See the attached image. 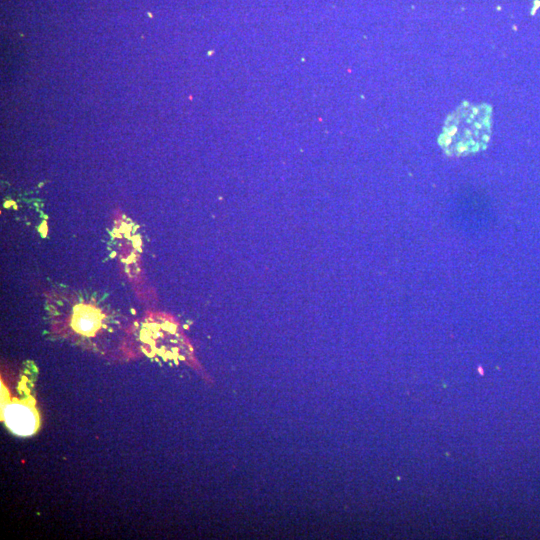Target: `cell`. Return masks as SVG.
I'll use <instances>...</instances> for the list:
<instances>
[{"label":"cell","mask_w":540,"mask_h":540,"mask_svg":"<svg viewBox=\"0 0 540 540\" xmlns=\"http://www.w3.org/2000/svg\"><path fill=\"white\" fill-rule=\"evenodd\" d=\"M73 329L82 335H92L98 329L100 313L93 307L78 305L74 308Z\"/></svg>","instance_id":"3957f363"},{"label":"cell","mask_w":540,"mask_h":540,"mask_svg":"<svg viewBox=\"0 0 540 540\" xmlns=\"http://www.w3.org/2000/svg\"><path fill=\"white\" fill-rule=\"evenodd\" d=\"M4 420L12 432L19 435H29L37 427L35 412L20 403H11L4 408Z\"/></svg>","instance_id":"7a4b0ae2"},{"label":"cell","mask_w":540,"mask_h":540,"mask_svg":"<svg viewBox=\"0 0 540 540\" xmlns=\"http://www.w3.org/2000/svg\"><path fill=\"white\" fill-rule=\"evenodd\" d=\"M490 129L489 106L462 105L446 119L440 142L450 153L465 154L477 151L488 142Z\"/></svg>","instance_id":"6da1fadb"}]
</instances>
